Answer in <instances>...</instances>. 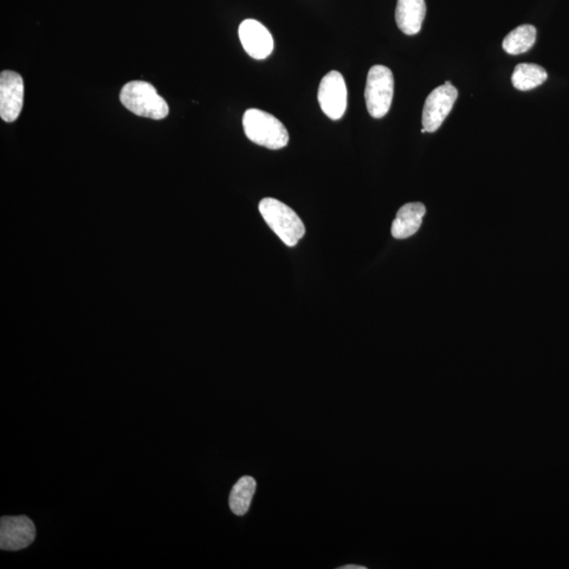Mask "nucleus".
I'll return each instance as SVG.
<instances>
[{
    "instance_id": "1",
    "label": "nucleus",
    "mask_w": 569,
    "mask_h": 569,
    "mask_svg": "<svg viewBox=\"0 0 569 569\" xmlns=\"http://www.w3.org/2000/svg\"><path fill=\"white\" fill-rule=\"evenodd\" d=\"M246 137L258 146L279 150L288 145L286 127L275 116L260 109H249L243 116Z\"/></svg>"
},
{
    "instance_id": "2",
    "label": "nucleus",
    "mask_w": 569,
    "mask_h": 569,
    "mask_svg": "<svg viewBox=\"0 0 569 569\" xmlns=\"http://www.w3.org/2000/svg\"><path fill=\"white\" fill-rule=\"evenodd\" d=\"M258 209L264 221L288 247H294L305 236V226L300 217L280 200L273 198H263Z\"/></svg>"
},
{
    "instance_id": "3",
    "label": "nucleus",
    "mask_w": 569,
    "mask_h": 569,
    "mask_svg": "<svg viewBox=\"0 0 569 569\" xmlns=\"http://www.w3.org/2000/svg\"><path fill=\"white\" fill-rule=\"evenodd\" d=\"M121 101L129 111L142 118L163 120L169 114V107L151 83L134 81L126 83L121 92Z\"/></svg>"
},
{
    "instance_id": "4",
    "label": "nucleus",
    "mask_w": 569,
    "mask_h": 569,
    "mask_svg": "<svg viewBox=\"0 0 569 569\" xmlns=\"http://www.w3.org/2000/svg\"><path fill=\"white\" fill-rule=\"evenodd\" d=\"M394 93L391 70L381 64L373 66L368 72L365 101L368 112L373 119H381L390 112Z\"/></svg>"
},
{
    "instance_id": "5",
    "label": "nucleus",
    "mask_w": 569,
    "mask_h": 569,
    "mask_svg": "<svg viewBox=\"0 0 569 569\" xmlns=\"http://www.w3.org/2000/svg\"><path fill=\"white\" fill-rule=\"evenodd\" d=\"M458 99V90L445 82L427 96L423 108L422 124L427 132H436L448 118Z\"/></svg>"
},
{
    "instance_id": "6",
    "label": "nucleus",
    "mask_w": 569,
    "mask_h": 569,
    "mask_svg": "<svg viewBox=\"0 0 569 569\" xmlns=\"http://www.w3.org/2000/svg\"><path fill=\"white\" fill-rule=\"evenodd\" d=\"M318 100L322 111L333 121L344 116L347 108V87L344 77L332 71L321 81Z\"/></svg>"
},
{
    "instance_id": "7",
    "label": "nucleus",
    "mask_w": 569,
    "mask_h": 569,
    "mask_svg": "<svg viewBox=\"0 0 569 569\" xmlns=\"http://www.w3.org/2000/svg\"><path fill=\"white\" fill-rule=\"evenodd\" d=\"M36 536L34 523L28 516H3L0 520V548L15 552L28 547Z\"/></svg>"
},
{
    "instance_id": "8",
    "label": "nucleus",
    "mask_w": 569,
    "mask_h": 569,
    "mask_svg": "<svg viewBox=\"0 0 569 569\" xmlns=\"http://www.w3.org/2000/svg\"><path fill=\"white\" fill-rule=\"evenodd\" d=\"M239 40L250 57L265 60L275 49L274 37L263 24L256 19H246L238 28Z\"/></svg>"
},
{
    "instance_id": "9",
    "label": "nucleus",
    "mask_w": 569,
    "mask_h": 569,
    "mask_svg": "<svg viewBox=\"0 0 569 569\" xmlns=\"http://www.w3.org/2000/svg\"><path fill=\"white\" fill-rule=\"evenodd\" d=\"M24 105V81L13 71H4L0 75V116L5 122L18 119Z\"/></svg>"
},
{
    "instance_id": "10",
    "label": "nucleus",
    "mask_w": 569,
    "mask_h": 569,
    "mask_svg": "<svg viewBox=\"0 0 569 569\" xmlns=\"http://www.w3.org/2000/svg\"><path fill=\"white\" fill-rule=\"evenodd\" d=\"M425 15V0H398L396 22L404 34H418L421 31Z\"/></svg>"
},
{
    "instance_id": "11",
    "label": "nucleus",
    "mask_w": 569,
    "mask_h": 569,
    "mask_svg": "<svg viewBox=\"0 0 569 569\" xmlns=\"http://www.w3.org/2000/svg\"><path fill=\"white\" fill-rule=\"evenodd\" d=\"M425 213L426 208L422 203L404 205L392 223V236L397 239H405L416 235L421 227Z\"/></svg>"
},
{
    "instance_id": "12",
    "label": "nucleus",
    "mask_w": 569,
    "mask_h": 569,
    "mask_svg": "<svg viewBox=\"0 0 569 569\" xmlns=\"http://www.w3.org/2000/svg\"><path fill=\"white\" fill-rule=\"evenodd\" d=\"M256 481L255 477L245 476L232 487L229 497V506L231 512L236 516L247 514L252 499L256 494Z\"/></svg>"
},
{
    "instance_id": "13",
    "label": "nucleus",
    "mask_w": 569,
    "mask_h": 569,
    "mask_svg": "<svg viewBox=\"0 0 569 569\" xmlns=\"http://www.w3.org/2000/svg\"><path fill=\"white\" fill-rule=\"evenodd\" d=\"M547 72L545 68L535 63H520L514 70L512 76L513 85L520 92H529L542 85L547 81Z\"/></svg>"
},
{
    "instance_id": "14",
    "label": "nucleus",
    "mask_w": 569,
    "mask_h": 569,
    "mask_svg": "<svg viewBox=\"0 0 569 569\" xmlns=\"http://www.w3.org/2000/svg\"><path fill=\"white\" fill-rule=\"evenodd\" d=\"M536 40V30L532 24H522L504 38L503 49L510 55L526 53Z\"/></svg>"
},
{
    "instance_id": "15",
    "label": "nucleus",
    "mask_w": 569,
    "mask_h": 569,
    "mask_svg": "<svg viewBox=\"0 0 569 569\" xmlns=\"http://www.w3.org/2000/svg\"><path fill=\"white\" fill-rule=\"evenodd\" d=\"M340 569H366V567L360 566V565H345V566L340 567Z\"/></svg>"
}]
</instances>
